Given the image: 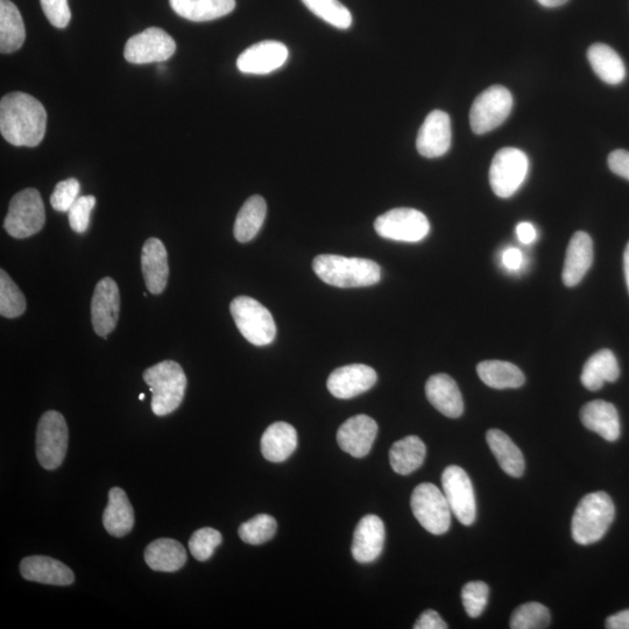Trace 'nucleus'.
Instances as JSON below:
<instances>
[{
  "mask_svg": "<svg viewBox=\"0 0 629 629\" xmlns=\"http://www.w3.org/2000/svg\"><path fill=\"white\" fill-rule=\"evenodd\" d=\"M529 171V160L525 152L514 147H505L493 158L490 168V185L493 193L508 199L524 185Z\"/></svg>",
  "mask_w": 629,
  "mask_h": 629,
  "instance_id": "obj_9",
  "label": "nucleus"
},
{
  "mask_svg": "<svg viewBox=\"0 0 629 629\" xmlns=\"http://www.w3.org/2000/svg\"><path fill=\"white\" fill-rule=\"evenodd\" d=\"M49 23L56 28H65L72 19L68 0H40Z\"/></svg>",
  "mask_w": 629,
  "mask_h": 629,
  "instance_id": "obj_44",
  "label": "nucleus"
},
{
  "mask_svg": "<svg viewBox=\"0 0 629 629\" xmlns=\"http://www.w3.org/2000/svg\"><path fill=\"white\" fill-rule=\"evenodd\" d=\"M141 270L148 292L159 295L165 291L169 278L168 253L160 239L146 240L141 253Z\"/></svg>",
  "mask_w": 629,
  "mask_h": 629,
  "instance_id": "obj_20",
  "label": "nucleus"
},
{
  "mask_svg": "<svg viewBox=\"0 0 629 629\" xmlns=\"http://www.w3.org/2000/svg\"><path fill=\"white\" fill-rule=\"evenodd\" d=\"M624 270L626 277V284L629 292V243L626 246V250L624 253Z\"/></svg>",
  "mask_w": 629,
  "mask_h": 629,
  "instance_id": "obj_51",
  "label": "nucleus"
},
{
  "mask_svg": "<svg viewBox=\"0 0 629 629\" xmlns=\"http://www.w3.org/2000/svg\"><path fill=\"white\" fill-rule=\"evenodd\" d=\"M69 442L63 415L48 411L41 416L37 429V457L42 468L55 470L65 461Z\"/></svg>",
  "mask_w": 629,
  "mask_h": 629,
  "instance_id": "obj_7",
  "label": "nucleus"
},
{
  "mask_svg": "<svg viewBox=\"0 0 629 629\" xmlns=\"http://www.w3.org/2000/svg\"><path fill=\"white\" fill-rule=\"evenodd\" d=\"M261 452L268 462L282 463L292 456L298 447V433L291 424L275 422L261 437Z\"/></svg>",
  "mask_w": 629,
  "mask_h": 629,
  "instance_id": "obj_25",
  "label": "nucleus"
},
{
  "mask_svg": "<svg viewBox=\"0 0 629 629\" xmlns=\"http://www.w3.org/2000/svg\"><path fill=\"white\" fill-rule=\"evenodd\" d=\"M380 237L402 243H418L429 235L426 215L411 208H397L385 212L374 222Z\"/></svg>",
  "mask_w": 629,
  "mask_h": 629,
  "instance_id": "obj_10",
  "label": "nucleus"
},
{
  "mask_svg": "<svg viewBox=\"0 0 629 629\" xmlns=\"http://www.w3.org/2000/svg\"><path fill=\"white\" fill-rule=\"evenodd\" d=\"M377 372L363 364L339 367L328 378V390L337 399L348 400L358 397L376 385Z\"/></svg>",
  "mask_w": 629,
  "mask_h": 629,
  "instance_id": "obj_16",
  "label": "nucleus"
},
{
  "mask_svg": "<svg viewBox=\"0 0 629 629\" xmlns=\"http://www.w3.org/2000/svg\"><path fill=\"white\" fill-rule=\"evenodd\" d=\"M314 272L325 284L338 288H358L377 285L381 268L376 261L322 254L314 259Z\"/></svg>",
  "mask_w": 629,
  "mask_h": 629,
  "instance_id": "obj_2",
  "label": "nucleus"
},
{
  "mask_svg": "<svg viewBox=\"0 0 629 629\" xmlns=\"http://www.w3.org/2000/svg\"><path fill=\"white\" fill-rule=\"evenodd\" d=\"M47 112L37 98L25 93H12L0 102V131L10 144L37 147L44 140Z\"/></svg>",
  "mask_w": 629,
  "mask_h": 629,
  "instance_id": "obj_1",
  "label": "nucleus"
},
{
  "mask_svg": "<svg viewBox=\"0 0 629 629\" xmlns=\"http://www.w3.org/2000/svg\"><path fill=\"white\" fill-rule=\"evenodd\" d=\"M442 486L452 514L462 525L471 526L477 517V505L468 473L457 465L448 466L443 472Z\"/></svg>",
  "mask_w": 629,
  "mask_h": 629,
  "instance_id": "obj_12",
  "label": "nucleus"
},
{
  "mask_svg": "<svg viewBox=\"0 0 629 629\" xmlns=\"http://www.w3.org/2000/svg\"><path fill=\"white\" fill-rule=\"evenodd\" d=\"M477 373L480 380L489 387L496 390H507V388H519L524 386L525 374L512 363L501 362V360H485L477 366Z\"/></svg>",
  "mask_w": 629,
  "mask_h": 629,
  "instance_id": "obj_34",
  "label": "nucleus"
},
{
  "mask_svg": "<svg viewBox=\"0 0 629 629\" xmlns=\"http://www.w3.org/2000/svg\"><path fill=\"white\" fill-rule=\"evenodd\" d=\"M606 628L629 629V610L621 611L607 618Z\"/></svg>",
  "mask_w": 629,
  "mask_h": 629,
  "instance_id": "obj_49",
  "label": "nucleus"
},
{
  "mask_svg": "<svg viewBox=\"0 0 629 629\" xmlns=\"http://www.w3.org/2000/svg\"><path fill=\"white\" fill-rule=\"evenodd\" d=\"M414 517L430 534L442 535L451 525V510L444 493L434 484L415 487L411 498Z\"/></svg>",
  "mask_w": 629,
  "mask_h": 629,
  "instance_id": "obj_8",
  "label": "nucleus"
},
{
  "mask_svg": "<svg viewBox=\"0 0 629 629\" xmlns=\"http://www.w3.org/2000/svg\"><path fill=\"white\" fill-rule=\"evenodd\" d=\"M145 398H146V395L144 393L139 395V400L143 401L145 400Z\"/></svg>",
  "mask_w": 629,
  "mask_h": 629,
  "instance_id": "obj_52",
  "label": "nucleus"
},
{
  "mask_svg": "<svg viewBox=\"0 0 629 629\" xmlns=\"http://www.w3.org/2000/svg\"><path fill=\"white\" fill-rule=\"evenodd\" d=\"M222 534L214 528H202L196 530L189 541L190 553L195 560L206 562L214 555L215 549L222 544Z\"/></svg>",
  "mask_w": 629,
  "mask_h": 629,
  "instance_id": "obj_40",
  "label": "nucleus"
},
{
  "mask_svg": "<svg viewBox=\"0 0 629 629\" xmlns=\"http://www.w3.org/2000/svg\"><path fill=\"white\" fill-rule=\"evenodd\" d=\"M45 222L44 201L37 189L28 188L13 196L4 228L11 237L25 239L37 235Z\"/></svg>",
  "mask_w": 629,
  "mask_h": 629,
  "instance_id": "obj_6",
  "label": "nucleus"
},
{
  "mask_svg": "<svg viewBox=\"0 0 629 629\" xmlns=\"http://www.w3.org/2000/svg\"><path fill=\"white\" fill-rule=\"evenodd\" d=\"M581 421L586 429L595 431L604 440L616 442L621 434L617 408L610 402L595 400L586 404L581 411Z\"/></svg>",
  "mask_w": 629,
  "mask_h": 629,
  "instance_id": "obj_24",
  "label": "nucleus"
},
{
  "mask_svg": "<svg viewBox=\"0 0 629 629\" xmlns=\"http://www.w3.org/2000/svg\"><path fill=\"white\" fill-rule=\"evenodd\" d=\"M609 167L611 171L629 181V152L617 150L610 154Z\"/></svg>",
  "mask_w": 629,
  "mask_h": 629,
  "instance_id": "obj_45",
  "label": "nucleus"
},
{
  "mask_svg": "<svg viewBox=\"0 0 629 629\" xmlns=\"http://www.w3.org/2000/svg\"><path fill=\"white\" fill-rule=\"evenodd\" d=\"M145 383L150 386L152 411L166 416L176 411L185 398L187 377L180 364L165 360L144 372Z\"/></svg>",
  "mask_w": 629,
  "mask_h": 629,
  "instance_id": "obj_4",
  "label": "nucleus"
},
{
  "mask_svg": "<svg viewBox=\"0 0 629 629\" xmlns=\"http://www.w3.org/2000/svg\"><path fill=\"white\" fill-rule=\"evenodd\" d=\"M620 376L617 357L611 350H600L585 363L582 384L589 391H599L606 383H614Z\"/></svg>",
  "mask_w": 629,
  "mask_h": 629,
  "instance_id": "obj_28",
  "label": "nucleus"
},
{
  "mask_svg": "<svg viewBox=\"0 0 629 629\" xmlns=\"http://www.w3.org/2000/svg\"><path fill=\"white\" fill-rule=\"evenodd\" d=\"M26 299L19 287L14 284L4 270L0 271V315L17 318L25 313Z\"/></svg>",
  "mask_w": 629,
  "mask_h": 629,
  "instance_id": "obj_37",
  "label": "nucleus"
},
{
  "mask_svg": "<svg viewBox=\"0 0 629 629\" xmlns=\"http://www.w3.org/2000/svg\"><path fill=\"white\" fill-rule=\"evenodd\" d=\"M103 525L110 535L123 537L134 526V511L124 490L113 487L109 492V504L103 514Z\"/></svg>",
  "mask_w": 629,
  "mask_h": 629,
  "instance_id": "obj_27",
  "label": "nucleus"
},
{
  "mask_svg": "<svg viewBox=\"0 0 629 629\" xmlns=\"http://www.w3.org/2000/svg\"><path fill=\"white\" fill-rule=\"evenodd\" d=\"M593 263V242L588 233L578 231L571 238L565 256L562 279L567 287H575L589 272Z\"/></svg>",
  "mask_w": 629,
  "mask_h": 629,
  "instance_id": "obj_23",
  "label": "nucleus"
},
{
  "mask_svg": "<svg viewBox=\"0 0 629 629\" xmlns=\"http://www.w3.org/2000/svg\"><path fill=\"white\" fill-rule=\"evenodd\" d=\"M451 139V120L448 113L435 110L424 120L416 139V148L424 158H440L450 150Z\"/></svg>",
  "mask_w": 629,
  "mask_h": 629,
  "instance_id": "obj_17",
  "label": "nucleus"
},
{
  "mask_svg": "<svg viewBox=\"0 0 629 629\" xmlns=\"http://www.w3.org/2000/svg\"><path fill=\"white\" fill-rule=\"evenodd\" d=\"M278 524L271 515L259 514L239 527L240 539L252 546L266 543L277 533Z\"/></svg>",
  "mask_w": 629,
  "mask_h": 629,
  "instance_id": "obj_38",
  "label": "nucleus"
},
{
  "mask_svg": "<svg viewBox=\"0 0 629 629\" xmlns=\"http://www.w3.org/2000/svg\"><path fill=\"white\" fill-rule=\"evenodd\" d=\"M288 55V48L282 42L261 41L239 55L237 67L243 74L267 75L284 66Z\"/></svg>",
  "mask_w": 629,
  "mask_h": 629,
  "instance_id": "obj_15",
  "label": "nucleus"
},
{
  "mask_svg": "<svg viewBox=\"0 0 629 629\" xmlns=\"http://www.w3.org/2000/svg\"><path fill=\"white\" fill-rule=\"evenodd\" d=\"M385 525L377 515H366L353 534L352 556L359 563H371L383 553Z\"/></svg>",
  "mask_w": 629,
  "mask_h": 629,
  "instance_id": "obj_19",
  "label": "nucleus"
},
{
  "mask_svg": "<svg viewBox=\"0 0 629 629\" xmlns=\"http://www.w3.org/2000/svg\"><path fill=\"white\" fill-rule=\"evenodd\" d=\"M120 309L119 288L116 281L106 277L98 282L91 300V322L98 336L108 338L115 330Z\"/></svg>",
  "mask_w": 629,
  "mask_h": 629,
  "instance_id": "obj_14",
  "label": "nucleus"
},
{
  "mask_svg": "<svg viewBox=\"0 0 629 629\" xmlns=\"http://www.w3.org/2000/svg\"><path fill=\"white\" fill-rule=\"evenodd\" d=\"M524 263V254L519 249L511 247L503 254V264L508 271H518Z\"/></svg>",
  "mask_w": 629,
  "mask_h": 629,
  "instance_id": "obj_47",
  "label": "nucleus"
},
{
  "mask_svg": "<svg viewBox=\"0 0 629 629\" xmlns=\"http://www.w3.org/2000/svg\"><path fill=\"white\" fill-rule=\"evenodd\" d=\"M145 561L152 570L174 572L187 562V551L179 541L159 539L148 544Z\"/></svg>",
  "mask_w": 629,
  "mask_h": 629,
  "instance_id": "obj_30",
  "label": "nucleus"
},
{
  "mask_svg": "<svg viewBox=\"0 0 629 629\" xmlns=\"http://www.w3.org/2000/svg\"><path fill=\"white\" fill-rule=\"evenodd\" d=\"M513 629H543L549 627L550 613L540 603H527L518 607L511 618Z\"/></svg>",
  "mask_w": 629,
  "mask_h": 629,
  "instance_id": "obj_39",
  "label": "nucleus"
},
{
  "mask_svg": "<svg viewBox=\"0 0 629 629\" xmlns=\"http://www.w3.org/2000/svg\"><path fill=\"white\" fill-rule=\"evenodd\" d=\"M96 206V197L80 196L68 211L69 225L76 233H84L90 224L91 212Z\"/></svg>",
  "mask_w": 629,
  "mask_h": 629,
  "instance_id": "obj_43",
  "label": "nucleus"
},
{
  "mask_svg": "<svg viewBox=\"0 0 629 629\" xmlns=\"http://www.w3.org/2000/svg\"><path fill=\"white\" fill-rule=\"evenodd\" d=\"M616 517V507L609 494H586L578 504L571 522L572 539L582 546L603 539Z\"/></svg>",
  "mask_w": 629,
  "mask_h": 629,
  "instance_id": "obj_3",
  "label": "nucleus"
},
{
  "mask_svg": "<svg viewBox=\"0 0 629 629\" xmlns=\"http://www.w3.org/2000/svg\"><path fill=\"white\" fill-rule=\"evenodd\" d=\"M378 435V424L370 416L356 415L346 420L338 429L339 448L356 458L370 454Z\"/></svg>",
  "mask_w": 629,
  "mask_h": 629,
  "instance_id": "obj_18",
  "label": "nucleus"
},
{
  "mask_svg": "<svg viewBox=\"0 0 629 629\" xmlns=\"http://www.w3.org/2000/svg\"><path fill=\"white\" fill-rule=\"evenodd\" d=\"M427 456L426 444L418 436H407L395 442L390 451V463L395 473L411 475L421 468Z\"/></svg>",
  "mask_w": 629,
  "mask_h": 629,
  "instance_id": "obj_33",
  "label": "nucleus"
},
{
  "mask_svg": "<svg viewBox=\"0 0 629 629\" xmlns=\"http://www.w3.org/2000/svg\"><path fill=\"white\" fill-rule=\"evenodd\" d=\"M310 12L338 30H349L352 26V14L338 0H301Z\"/></svg>",
  "mask_w": 629,
  "mask_h": 629,
  "instance_id": "obj_36",
  "label": "nucleus"
},
{
  "mask_svg": "<svg viewBox=\"0 0 629 629\" xmlns=\"http://www.w3.org/2000/svg\"><path fill=\"white\" fill-rule=\"evenodd\" d=\"M542 6L549 7V9H553V7L562 6L565 3H568L569 0H537Z\"/></svg>",
  "mask_w": 629,
  "mask_h": 629,
  "instance_id": "obj_50",
  "label": "nucleus"
},
{
  "mask_svg": "<svg viewBox=\"0 0 629 629\" xmlns=\"http://www.w3.org/2000/svg\"><path fill=\"white\" fill-rule=\"evenodd\" d=\"M169 3L175 13L194 23L228 16L236 7V0H169Z\"/></svg>",
  "mask_w": 629,
  "mask_h": 629,
  "instance_id": "obj_29",
  "label": "nucleus"
},
{
  "mask_svg": "<svg viewBox=\"0 0 629 629\" xmlns=\"http://www.w3.org/2000/svg\"><path fill=\"white\" fill-rule=\"evenodd\" d=\"M513 96L505 87L493 86L483 91L472 104L470 125L476 134L496 130L511 115Z\"/></svg>",
  "mask_w": 629,
  "mask_h": 629,
  "instance_id": "obj_11",
  "label": "nucleus"
},
{
  "mask_svg": "<svg viewBox=\"0 0 629 629\" xmlns=\"http://www.w3.org/2000/svg\"><path fill=\"white\" fill-rule=\"evenodd\" d=\"M267 215V204L264 197L254 195L244 203L239 210L235 229V237L239 243H249L256 238L261 228H263Z\"/></svg>",
  "mask_w": 629,
  "mask_h": 629,
  "instance_id": "obj_35",
  "label": "nucleus"
},
{
  "mask_svg": "<svg viewBox=\"0 0 629 629\" xmlns=\"http://www.w3.org/2000/svg\"><path fill=\"white\" fill-rule=\"evenodd\" d=\"M230 312L247 342L266 346L277 336V325L270 310L250 296H238L231 302Z\"/></svg>",
  "mask_w": 629,
  "mask_h": 629,
  "instance_id": "obj_5",
  "label": "nucleus"
},
{
  "mask_svg": "<svg viewBox=\"0 0 629 629\" xmlns=\"http://www.w3.org/2000/svg\"><path fill=\"white\" fill-rule=\"evenodd\" d=\"M448 627L440 614L433 610L423 612L414 625L415 629H447Z\"/></svg>",
  "mask_w": 629,
  "mask_h": 629,
  "instance_id": "obj_46",
  "label": "nucleus"
},
{
  "mask_svg": "<svg viewBox=\"0 0 629 629\" xmlns=\"http://www.w3.org/2000/svg\"><path fill=\"white\" fill-rule=\"evenodd\" d=\"M426 395L438 412L450 419H457L464 412L461 391L448 374L440 373L430 377L426 384Z\"/></svg>",
  "mask_w": 629,
  "mask_h": 629,
  "instance_id": "obj_22",
  "label": "nucleus"
},
{
  "mask_svg": "<svg viewBox=\"0 0 629 629\" xmlns=\"http://www.w3.org/2000/svg\"><path fill=\"white\" fill-rule=\"evenodd\" d=\"M20 574L26 581L48 585L67 586L75 581L72 569L52 557L31 556L20 563Z\"/></svg>",
  "mask_w": 629,
  "mask_h": 629,
  "instance_id": "obj_21",
  "label": "nucleus"
},
{
  "mask_svg": "<svg viewBox=\"0 0 629 629\" xmlns=\"http://www.w3.org/2000/svg\"><path fill=\"white\" fill-rule=\"evenodd\" d=\"M486 441L501 470L514 478L524 475L526 466L524 455L510 436L499 429H490L487 431Z\"/></svg>",
  "mask_w": 629,
  "mask_h": 629,
  "instance_id": "obj_26",
  "label": "nucleus"
},
{
  "mask_svg": "<svg viewBox=\"0 0 629 629\" xmlns=\"http://www.w3.org/2000/svg\"><path fill=\"white\" fill-rule=\"evenodd\" d=\"M490 588L484 582H470L462 590L464 610L471 618H478L486 609L489 602Z\"/></svg>",
  "mask_w": 629,
  "mask_h": 629,
  "instance_id": "obj_41",
  "label": "nucleus"
},
{
  "mask_svg": "<svg viewBox=\"0 0 629 629\" xmlns=\"http://www.w3.org/2000/svg\"><path fill=\"white\" fill-rule=\"evenodd\" d=\"M588 59L593 72L600 80L610 86H618L626 79V67L620 55L613 48L604 44H595L589 48Z\"/></svg>",
  "mask_w": 629,
  "mask_h": 629,
  "instance_id": "obj_31",
  "label": "nucleus"
},
{
  "mask_svg": "<svg viewBox=\"0 0 629 629\" xmlns=\"http://www.w3.org/2000/svg\"><path fill=\"white\" fill-rule=\"evenodd\" d=\"M81 185L76 179L70 178L56 185L51 196V204L54 210L68 212L80 197Z\"/></svg>",
  "mask_w": 629,
  "mask_h": 629,
  "instance_id": "obj_42",
  "label": "nucleus"
},
{
  "mask_svg": "<svg viewBox=\"0 0 629 629\" xmlns=\"http://www.w3.org/2000/svg\"><path fill=\"white\" fill-rule=\"evenodd\" d=\"M517 235L522 244L529 245L535 242L537 232L532 223L522 222L517 226Z\"/></svg>",
  "mask_w": 629,
  "mask_h": 629,
  "instance_id": "obj_48",
  "label": "nucleus"
},
{
  "mask_svg": "<svg viewBox=\"0 0 629 629\" xmlns=\"http://www.w3.org/2000/svg\"><path fill=\"white\" fill-rule=\"evenodd\" d=\"M26 39L23 17L10 0H0V51L10 54L19 51Z\"/></svg>",
  "mask_w": 629,
  "mask_h": 629,
  "instance_id": "obj_32",
  "label": "nucleus"
},
{
  "mask_svg": "<svg viewBox=\"0 0 629 629\" xmlns=\"http://www.w3.org/2000/svg\"><path fill=\"white\" fill-rule=\"evenodd\" d=\"M176 51L174 39L158 27L147 28L144 32L133 35L126 42L124 56L134 65L161 63L172 58Z\"/></svg>",
  "mask_w": 629,
  "mask_h": 629,
  "instance_id": "obj_13",
  "label": "nucleus"
}]
</instances>
